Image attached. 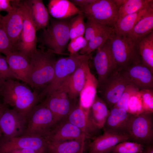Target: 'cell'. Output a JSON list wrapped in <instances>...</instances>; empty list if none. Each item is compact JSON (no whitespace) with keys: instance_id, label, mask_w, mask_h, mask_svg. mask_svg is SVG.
<instances>
[{"instance_id":"cell-25","label":"cell","mask_w":153,"mask_h":153,"mask_svg":"<svg viewBox=\"0 0 153 153\" xmlns=\"http://www.w3.org/2000/svg\"><path fill=\"white\" fill-rule=\"evenodd\" d=\"M48 11L53 17L60 20L68 18L80 12L78 8L68 0L51 1Z\"/></svg>"},{"instance_id":"cell-28","label":"cell","mask_w":153,"mask_h":153,"mask_svg":"<svg viewBox=\"0 0 153 153\" xmlns=\"http://www.w3.org/2000/svg\"><path fill=\"white\" fill-rule=\"evenodd\" d=\"M110 112L106 104L97 94L88 110L89 116L92 122L99 129H103Z\"/></svg>"},{"instance_id":"cell-19","label":"cell","mask_w":153,"mask_h":153,"mask_svg":"<svg viewBox=\"0 0 153 153\" xmlns=\"http://www.w3.org/2000/svg\"><path fill=\"white\" fill-rule=\"evenodd\" d=\"M89 139L83 131L69 122L67 118L56 126L47 139L56 141Z\"/></svg>"},{"instance_id":"cell-41","label":"cell","mask_w":153,"mask_h":153,"mask_svg":"<svg viewBox=\"0 0 153 153\" xmlns=\"http://www.w3.org/2000/svg\"><path fill=\"white\" fill-rule=\"evenodd\" d=\"M88 44V42L83 36H80L71 40L67 46L69 55L78 53Z\"/></svg>"},{"instance_id":"cell-40","label":"cell","mask_w":153,"mask_h":153,"mask_svg":"<svg viewBox=\"0 0 153 153\" xmlns=\"http://www.w3.org/2000/svg\"><path fill=\"white\" fill-rule=\"evenodd\" d=\"M15 51L6 32L0 23V53L5 56L10 52Z\"/></svg>"},{"instance_id":"cell-24","label":"cell","mask_w":153,"mask_h":153,"mask_svg":"<svg viewBox=\"0 0 153 153\" xmlns=\"http://www.w3.org/2000/svg\"><path fill=\"white\" fill-rule=\"evenodd\" d=\"M153 6L142 16L127 36L135 43L138 42L153 31Z\"/></svg>"},{"instance_id":"cell-6","label":"cell","mask_w":153,"mask_h":153,"mask_svg":"<svg viewBox=\"0 0 153 153\" xmlns=\"http://www.w3.org/2000/svg\"><path fill=\"white\" fill-rule=\"evenodd\" d=\"M56 125L52 112L42 101L34 108L28 116L24 135L47 139Z\"/></svg>"},{"instance_id":"cell-42","label":"cell","mask_w":153,"mask_h":153,"mask_svg":"<svg viewBox=\"0 0 153 153\" xmlns=\"http://www.w3.org/2000/svg\"><path fill=\"white\" fill-rule=\"evenodd\" d=\"M12 9V7L10 3V0H0V12L5 11L8 13Z\"/></svg>"},{"instance_id":"cell-29","label":"cell","mask_w":153,"mask_h":153,"mask_svg":"<svg viewBox=\"0 0 153 153\" xmlns=\"http://www.w3.org/2000/svg\"><path fill=\"white\" fill-rule=\"evenodd\" d=\"M32 15L37 31L46 29L49 25L50 17L48 9L41 0H31Z\"/></svg>"},{"instance_id":"cell-23","label":"cell","mask_w":153,"mask_h":153,"mask_svg":"<svg viewBox=\"0 0 153 153\" xmlns=\"http://www.w3.org/2000/svg\"><path fill=\"white\" fill-rule=\"evenodd\" d=\"M47 140L46 153H84V152L86 140H73L60 141Z\"/></svg>"},{"instance_id":"cell-22","label":"cell","mask_w":153,"mask_h":153,"mask_svg":"<svg viewBox=\"0 0 153 153\" xmlns=\"http://www.w3.org/2000/svg\"><path fill=\"white\" fill-rule=\"evenodd\" d=\"M90 58L83 61L67 78L69 95L73 99L77 100V98L84 85L87 74L90 70L88 62Z\"/></svg>"},{"instance_id":"cell-44","label":"cell","mask_w":153,"mask_h":153,"mask_svg":"<svg viewBox=\"0 0 153 153\" xmlns=\"http://www.w3.org/2000/svg\"><path fill=\"white\" fill-rule=\"evenodd\" d=\"M8 153H40L39 151L29 148L17 149L12 150Z\"/></svg>"},{"instance_id":"cell-50","label":"cell","mask_w":153,"mask_h":153,"mask_svg":"<svg viewBox=\"0 0 153 153\" xmlns=\"http://www.w3.org/2000/svg\"><path fill=\"white\" fill-rule=\"evenodd\" d=\"M1 86L0 85V95H1Z\"/></svg>"},{"instance_id":"cell-35","label":"cell","mask_w":153,"mask_h":153,"mask_svg":"<svg viewBox=\"0 0 153 153\" xmlns=\"http://www.w3.org/2000/svg\"><path fill=\"white\" fill-rule=\"evenodd\" d=\"M85 23L84 38L88 42L97 34L110 27L105 26L93 20L87 19ZM111 28V27H110Z\"/></svg>"},{"instance_id":"cell-26","label":"cell","mask_w":153,"mask_h":153,"mask_svg":"<svg viewBox=\"0 0 153 153\" xmlns=\"http://www.w3.org/2000/svg\"><path fill=\"white\" fill-rule=\"evenodd\" d=\"M98 83L97 78L89 71L84 85L80 92L79 103L84 110L88 111L97 95Z\"/></svg>"},{"instance_id":"cell-10","label":"cell","mask_w":153,"mask_h":153,"mask_svg":"<svg viewBox=\"0 0 153 153\" xmlns=\"http://www.w3.org/2000/svg\"><path fill=\"white\" fill-rule=\"evenodd\" d=\"M67 78L56 90L43 101L52 112L56 125L67 118L78 102L69 95Z\"/></svg>"},{"instance_id":"cell-36","label":"cell","mask_w":153,"mask_h":153,"mask_svg":"<svg viewBox=\"0 0 153 153\" xmlns=\"http://www.w3.org/2000/svg\"><path fill=\"white\" fill-rule=\"evenodd\" d=\"M128 112L133 115H138L144 112L139 90L131 96L128 103Z\"/></svg>"},{"instance_id":"cell-39","label":"cell","mask_w":153,"mask_h":153,"mask_svg":"<svg viewBox=\"0 0 153 153\" xmlns=\"http://www.w3.org/2000/svg\"><path fill=\"white\" fill-rule=\"evenodd\" d=\"M144 112L153 113V89L139 90Z\"/></svg>"},{"instance_id":"cell-27","label":"cell","mask_w":153,"mask_h":153,"mask_svg":"<svg viewBox=\"0 0 153 153\" xmlns=\"http://www.w3.org/2000/svg\"><path fill=\"white\" fill-rule=\"evenodd\" d=\"M153 4L135 13L127 15L117 22L114 29L116 34L127 36L134 26Z\"/></svg>"},{"instance_id":"cell-5","label":"cell","mask_w":153,"mask_h":153,"mask_svg":"<svg viewBox=\"0 0 153 153\" xmlns=\"http://www.w3.org/2000/svg\"><path fill=\"white\" fill-rule=\"evenodd\" d=\"M20 6L22 13L23 27L15 49L29 59L37 49V30L32 15L31 0L20 1Z\"/></svg>"},{"instance_id":"cell-14","label":"cell","mask_w":153,"mask_h":153,"mask_svg":"<svg viewBox=\"0 0 153 153\" xmlns=\"http://www.w3.org/2000/svg\"><path fill=\"white\" fill-rule=\"evenodd\" d=\"M20 1L10 0L12 9L6 15L2 16L0 22L14 49L20 39L23 27V17Z\"/></svg>"},{"instance_id":"cell-1","label":"cell","mask_w":153,"mask_h":153,"mask_svg":"<svg viewBox=\"0 0 153 153\" xmlns=\"http://www.w3.org/2000/svg\"><path fill=\"white\" fill-rule=\"evenodd\" d=\"M1 95L4 104L12 107L27 119L34 108L43 101L40 94L32 91L26 84L13 79L3 83Z\"/></svg>"},{"instance_id":"cell-38","label":"cell","mask_w":153,"mask_h":153,"mask_svg":"<svg viewBox=\"0 0 153 153\" xmlns=\"http://www.w3.org/2000/svg\"><path fill=\"white\" fill-rule=\"evenodd\" d=\"M16 79L11 71L7 63L5 56L0 53V85L6 81Z\"/></svg>"},{"instance_id":"cell-45","label":"cell","mask_w":153,"mask_h":153,"mask_svg":"<svg viewBox=\"0 0 153 153\" xmlns=\"http://www.w3.org/2000/svg\"><path fill=\"white\" fill-rule=\"evenodd\" d=\"M146 153H153V144H149L145 146Z\"/></svg>"},{"instance_id":"cell-3","label":"cell","mask_w":153,"mask_h":153,"mask_svg":"<svg viewBox=\"0 0 153 153\" xmlns=\"http://www.w3.org/2000/svg\"><path fill=\"white\" fill-rule=\"evenodd\" d=\"M67 19L51 20L48 26L43 30L40 46L55 54L69 55L64 53L70 39L69 21Z\"/></svg>"},{"instance_id":"cell-20","label":"cell","mask_w":153,"mask_h":153,"mask_svg":"<svg viewBox=\"0 0 153 153\" xmlns=\"http://www.w3.org/2000/svg\"><path fill=\"white\" fill-rule=\"evenodd\" d=\"M131 83L139 90L153 89V73L142 62L125 69Z\"/></svg>"},{"instance_id":"cell-46","label":"cell","mask_w":153,"mask_h":153,"mask_svg":"<svg viewBox=\"0 0 153 153\" xmlns=\"http://www.w3.org/2000/svg\"><path fill=\"white\" fill-rule=\"evenodd\" d=\"M6 107L3 104L0 103V118Z\"/></svg>"},{"instance_id":"cell-17","label":"cell","mask_w":153,"mask_h":153,"mask_svg":"<svg viewBox=\"0 0 153 153\" xmlns=\"http://www.w3.org/2000/svg\"><path fill=\"white\" fill-rule=\"evenodd\" d=\"M67 119L83 131L90 139L93 140L98 136L100 129L92 123L89 117L88 111L84 109L79 101L70 112Z\"/></svg>"},{"instance_id":"cell-13","label":"cell","mask_w":153,"mask_h":153,"mask_svg":"<svg viewBox=\"0 0 153 153\" xmlns=\"http://www.w3.org/2000/svg\"><path fill=\"white\" fill-rule=\"evenodd\" d=\"M94 62L99 85L104 82L116 68L110 38L96 50Z\"/></svg>"},{"instance_id":"cell-43","label":"cell","mask_w":153,"mask_h":153,"mask_svg":"<svg viewBox=\"0 0 153 153\" xmlns=\"http://www.w3.org/2000/svg\"><path fill=\"white\" fill-rule=\"evenodd\" d=\"M96 0H73L72 2L78 8L84 7L94 2Z\"/></svg>"},{"instance_id":"cell-30","label":"cell","mask_w":153,"mask_h":153,"mask_svg":"<svg viewBox=\"0 0 153 153\" xmlns=\"http://www.w3.org/2000/svg\"><path fill=\"white\" fill-rule=\"evenodd\" d=\"M143 64L153 73V31L138 43Z\"/></svg>"},{"instance_id":"cell-18","label":"cell","mask_w":153,"mask_h":153,"mask_svg":"<svg viewBox=\"0 0 153 153\" xmlns=\"http://www.w3.org/2000/svg\"><path fill=\"white\" fill-rule=\"evenodd\" d=\"M104 131L103 134L96 137L88 144V153L109 152L118 143L129 140V137L128 135Z\"/></svg>"},{"instance_id":"cell-51","label":"cell","mask_w":153,"mask_h":153,"mask_svg":"<svg viewBox=\"0 0 153 153\" xmlns=\"http://www.w3.org/2000/svg\"><path fill=\"white\" fill-rule=\"evenodd\" d=\"M1 131L0 130V137H1Z\"/></svg>"},{"instance_id":"cell-49","label":"cell","mask_w":153,"mask_h":153,"mask_svg":"<svg viewBox=\"0 0 153 153\" xmlns=\"http://www.w3.org/2000/svg\"><path fill=\"white\" fill-rule=\"evenodd\" d=\"M104 153H116L113 152H109Z\"/></svg>"},{"instance_id":"cell-33","label":"cell","mask_w":153,"mask_h":153,"mask_svg":"<svg viewBox=\"0 0 153 153\" xmlns=\"http://www.w3.org/2000/svg\"><path fill=\"white\" fill-rule=\"evenodd\" d=\"M84 18V14L80 12L69 20V29L71 40L79 36H83L84 34L85 29Z\"/></svg>"},{"instance_id":"cell-37","label":"cell","mask_w":153,"mask_h":153,"mask_svg":"<svg viewBox=\"0 0 153 153\" xmlns=\"http://www.w3.org/2000/svg\"><path fill=\"white\" fill-rule=\"evenodd\" d=\"M139 90V89L133 84H130L126 88L120 99L114 107L122 108L127 111L128 103L130 98Z\"/></svg>"},{"instance_id":"cell-8","label":"cell","mask_w":153,"mask_h":153,"mask_svg":"<svg viewBox=\"0 0 153 153\" xmlns=\"http://www.w3.org/2000/svg\"><path fill=\"white\" fill-rule=\"evenodd\" d=\"M110 39L116 67L125 69L133 64L142 62L137 44L127 36L114 33Z\"/></svg>"},{"instance_id":"cell-48","label":"cell","mask_w":153,"mask_h":153,"mask_svg":"<svg viewBox=\"0 0 153 153\" xmlns=\"http://www.w3.org/2000/svg\"><path fill=\"white\" fill-rule=\"evenodd\" d=\"M2 16L1 14H0V22H1V18H2Z\"/></svg>"},{"instance_id":"cell-11","label":"cell","mask_w":153,"mask_h":153,"mask_svg":"<svg viewBox=\"0 0 153 153\" xmlns=\"http://www.w3.org/2000/svg\"><path fill=\"white\" fill-rule=\"evenodd\" d=\"M129 141L144 145L153 144V113L133 115L128 127Z\"/></svg>"},{"instance_id":"cell-47","label":"cell","mask_w":153,"mask_h":153,"mask_svg":"<svg viewBox=\"0 0 153 153\" xmlns=\"http://www.w3.org/2000/svg\"><path fill=\"white\" fill-rule=\"evenodd\" d=\"M140 153H146V151L145 148V149H144V150L142 152Z\"/></svg>"},{"instance_id":"cell-34","label":"cell","mask_w":153,"mask_h":153,"mask_svg":"<svg viewBox=\"0 0 153 153\" xmlns=\"http://www.w3.org/2000/svg\"><path fill=\"white\" fill-rule=\"evenodd\" d=\"M145 145L136 142L127 141L120 143L110 150L116 153H140L144 150Z\"/></svg>"},{"instance_id":"cell-7","label":"cell","mask_w":153,"mask_h":153,"mask_svg":"<svg viewBox=\"0 0 153 153\" xmlns=\"http://www.w3.org/2000/svg\"><path fill=\"white\" fill-rule=\"evenodd\" d=\"M90 56L91 54H81L78 53L57 60L52 80L40 94L43 99L56 90L82 62Z\"/></svg>"},{"instance_id":"cell-12","label":"cell","mask_w":153,"mask_h":153,"mask_svg":"<svg viewBox=\"0 0 153 153\" xmlns=\"http://www.w3.org/2000/svg\"><path fill=\"white\" fill-rule=\"evenodd\" d=\"M27 119L13 109L6 107L0 118L1 138L7 139L24 135Z\"/></svg>"},{"instance_id":"cell-31","label":"cell","mask_w":153,"mask_h":153,"mask_svg":"<svg viewBox=\"0 0 153 153\" xmlns=\"http://www.w3.org/2000/svg\"><path fill=\"white\" fill-rule=\"evenodd\" d=\"M152 0H127L118 9L117 21L124 16L137 12L153 4Z\"/></svg>"},{"instance_id":"cell-16","label":"cell","mask_w":153,"mask_h":153,"mask_svg":"<svg viewBox=\"0 0 153 153\" xmlns=\"http://www.w3.org/2000/svg\"><path fill=\"white\" fill-rule=\"evenodd\" d=\"M110 110L103 128L104 131L129 135L128 127L133 115L123 109L115 107Z\"/></svg>"},{"instance_id":"cell-4","label":"cell","mask_w":153,"mask_h":153,"mask_svg":"<svg viewBox=\"0 0 153 153\" xmlns=\"http://www.w3.org/2000/svg\"><path fill=\"white\" fill-rule=\"evenodd\" d=\"M131 83L124 69L116 67L104 82L98 85V95L110 110L119 101L126 88Z\"/></svg>"},{"instance_id":"cell-15","label":"cell","mask_w":153,"mask_h":153,"mask_svg":"<svg viewBox=\"0 0 153 153\" xmlns=\"http://www.w3.org/2000/svg\"><path fill=\"white\" fill-rule=\"evenodd\" d=\"M47 140L40 137L24 135L5 139L0 137V153H8L15 149L29 148L46 153Z\"/></svg>"},{"instance_id":"cell-2","label":"cell","mask_w":153,"mask_h":153,"mask_svg":"<svg viewBox=\"0 0 153 153\" xmlns=\"http://www.w3.org/2000/svg\"><path fill=\"white\" fill-rule=\"evenodd\" d=\"M39 48L29 59L31 71L28 85L33 92L40 94L52 80L57 59L54 53L42 47Z\"/></svg>"},{"instance_id":"cell-32","label":"cell","mask_w":153,"mask_h":153,"mask_svg":"<svg viewBox=\"0 0 153 153\" xmlns=\"http://www.w3.org/2000/svg\"><path fill=\"white\" fill-rule=\"evenodd\" d=\"M114 33V29L110 27L99 32L90 40L86 46L80 50L78 53L91 54L92 52L103 44Z\"/></svg>"},{"instance_id":"cell-9","label":"cell","mask_w":153,"mask_h":153,"mask_svg":"<svg viewBox=\"0 0 153 153\" xmlns=\"http://www.w3.org/2000/svg\"><path fill=\"white\" fill-rule=\"evenodd\" d=\"M78 8L87 19L114 29L118 20V9L114 0H96Z\"/></svg>"},{"instance_id":"cell-21","label":"cell","mask_w":153,"mask_h":153,"mask_svg":"<svg viewBox=\"0 0 153 153\" xmlns=\"http://www.w3.org/2000/svg\"><path fill=\"white\" fill-rule=\"evenodd\" d=\"M9 67L16 79L28 84L31 71L29 59L17 51L5 55Z\"/></svg>"}]
</instances>
